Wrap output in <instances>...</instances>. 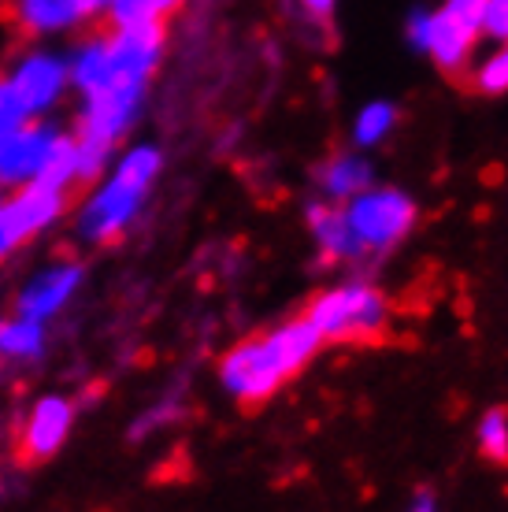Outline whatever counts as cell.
I'll return each mask as SVG.
<instances>
[{"label":"cell","instance_id":"11","mask_svg":"<svg viewBox=\"0 0 508 512\" xmlns=\"http://www.w3.org/2000/svg\"><path fill=\"white\" fill-rule=\"evenodd\" d=\"M4 205H8V212H12V219H15V227H19V234H23V242H26V238L41 234L49 223H56V219L64 216V212H67V193L30 182V186H19L12 197H4Z\"/></svg>","mask_w":508,"mask_h":512},{"label":"cell","instance_id":"19","mask_svg":"<svg viewBox=\"0 0 508 512\" xmlns=\"http://www.w3.org/2000/svg\"><path fill=\"white\" fill-rule=\"evenodd\" d=\"M26 119L30 116H26V108L19 104V97H15L12 82H8V78H0V134L23 127Z\"/></svg>","mask_w":508,"mask_h":512},{"label":"cell","instance_id":"7","mask_svg":"<svg viewBox=\"0 0 508 512\" xmlns=\"http://www.w3.org/2000/svg\"><path fill=\"white\" fill-rule=\"evenodd\" d=\"M82 275H86V268H82L78 260H56L49 268H41L38 275L19 290V297H15V316L49 323L52 316H60L67 308V301L78 294Z\"/></svg>","mask_w":508,"mask_h":512},{"label":"cell","instance_id":"23","mask_svg":"<svg viewBox=\"0 0 508 512\" xmlns=\"http://www.w3.org/2000/svg\"><path fill=\"white\" fill-rule=\"evenodd\" d=\"M0 201H4V197H0Z\"/></svg>","mask_w":508,"mask_h":512},{"label":"cell","instance_id":"20","mask_svg":"<svg viewBox=\"0 0 508 512\" xmlns=\"http://www.w3.org/2000/svg\"><path fill=\"white\" fill-rule=\"evenodd\" d=\"M19 242H23V234H19V227H15V219H12V212H8V205L0 201V260L12 253Z\"/></svg>","mask_w":508,"mask_h":512},{"label":"cell","instance_id":"8","mask_svg":"<svg viewBox=\"0 0 508 512\" xmlns=\"http://www.w3.org/2000/svg\"><path fill=\"white\" fill-rule=\"evenodd\" d=\"M60 130H52L49 123H30V127H15L8 134H0V190H19L38 182V171L49 156V145Z\"/></svg>","mask_w":508,"mask_h":512},{"label":"cell","instance_id":"14","mask_svg":"<svg viewBox=\"0 0 508 512\" xmlns=\"http://www.w3.org/2000/svg\"><path fill=\"white\" fill-rule=\"evenodd\" d=\"M38 186L67 193L71 186H78V141L75 134H56L49 145V156L38 171Z\"/></svg>","mask_w":508,"mask_h":512},{"label":"cell","instance_id":"6","mask_svg":"<svg viewBox=\"0 0 508 512\" xmlns=\"http://www.w3.org/2000/svg\"><path fill=\"white\" fill-rule=\"evenodd\" d=\"M8 82H12L19 104L26 108V116L34 119L60 104L64 90L71 86V75H67L64 56H56L49 49H30L26 56H19Z\"/></svg>","mask_w":508,"mask_h":512},{"label":"cell","instance_id":"4","mask_svg":"<svg viewBox=\"0 0 508 512\" xmlns=\"http://www.w3.org/2000/svg\"><path fill=\"white\" fill-rule=\"evenodd\" d=\"M486 0H445L438 12L427 15V41L423 52L431 56L438 71L464 82L475 56V45L483 38Z\"/></svg>","mask_w":508,"mask_h":512},{"label":"cell","instance_id":"1","mask_svg":"<svg viewBox=\"0 0 508 512\" xmlns=\"http://www.w3.org/2000/svg\"><path fill=\"white\" fill-rule=\"evenodd\" d=\"M319 349H323V338L312 331L305 316H297L267 331L264 338H245L234 349H227L219 360V379L234 401L253 409L279 394L286 379L305 372V364H312Z\"/></svg>","mask_w":508,"mask_h":512},{"label":"cell","instance_id":"18","mask_svg":"<svg viewBox=\"0 0 508 512\" xmlns=\"http://www.w3.org/2000/svg\"><path fill=\"white\" fill-rule=\"evenodd\" d=\"M479 449L486 461L508 464V409H490L479 420Z\"/></svg>","mask_w":508,"mask_h":512},{"label":"cell","instance_id":"17","mask_svg":"<svg viewBox=\"0 0 508 512\" xmlns=\"http://www.w3.org/2000/svg\"><path fill=\"white\" fill-rule=\"evenodd\" d=\"M397 127V108L390 101H375V104H368L360 116H356V127H353V138H356V145H379L390 130Z\"/></svg>","mask_w":508,"mask_h":512},{"label":"cell","instance_id":"15","mask_svg":"<svg viewBox=\"0 0 508 512\" xmlns=\"http://www.w3.org/2000/svg\"><path fill=\"white\" fill-rule=\"evenodd\" d=\"M0 353L15 360L41 357V353H45V323L26 320V316L0 320Z\"/></svg>","mask_w":508,"mask_h":512},{"label":"cell","instance_id":"22","mask_svg":"<svg viewBox=\"0 0 508 512\" xmlns=\"http://www.w3.org/2000/svg\"><path fill=\"white\" fill-rule=\"evenodd\" d=\"M408 512H438V501H434V494L427 487L416 490V498H412V505H408Z\"/></svg>","mask_w":508,"mask_h":512},{"label":"cell","instance_id":"21","mask_svg":"<svg viewBox=\"0 0 508 512\" xmlns=\"http://www.w3.org/2000/svg\"><path fill=\"white\" fill-rule=\"evenodd\" d=\"M301 8H305L316 23H327L334 15V8H338V0H301Z\"/></svg>","mask_w":508,"mask_h":512},{"label":"cell","instance_id":"2","mask_svg":"<svg viewBox=\"0 0 508 512\" xmlns=\"http://www.w3.org/2000/svg\"><path fill=\"white\" fill-rule=\"evenodd\" d=\"M164 167V156L156 145H134L119 156V164L104 175L97 193L78 208V238L82 242H112L115 234L130 227V219L138 216L141 201L149 197V186L156 182Z\"/></svg>","mask_w":508,"mask_h":512},{"label":"cell","instance_id":"9","mask_svg":"<svg viewBox=\"0 0 508 512\" xmlns=\"http://www.w3.org/2000/svg\"><path fill=\"white\" fill-rule=\"evenodd\" d=\"M104 4L108 0H12V19L23 34L45 38V34H64L104 15Z\"/></svg>","mask_w":508,"mask_h":512},{"label":"cell","instance_id":"16","mask_svg":"<svg viewBox=\"0 0 508 512\" xmlns=\"http://www.w3.org/2000/svg\"><path fill=\"white\" fill-rule=\"evenodd\" d=\"M182 0H108L104 19L108 26H141V23H164Z\"/></svg>","mask_w":508,"mask_h":512},{"label":"cell","instance_id":"13","mask_svg":"<svg viewBox=\"0 0 508 512\" xmlns=\"http://www.w3.org/2000/svg\"><path fill=\"white\" fill-rule=\"evenodd\" d=\"M323 193L331 197V201H353L356 193L371 190V164L368 160H360V156H334L331 164L323 167Z\"/></svg>","mask_w":508,"mask_h":512},{"label":"cell","instance_id":"5","mask_svg":"<svg viewBox=\"0 0 508 512\" xmlns=\"http://www.w3.org/2000/svg\"><path fill=\"white\" fill-rule=\"evenodd\" d=\"M345 219L360 253H386L394 249L416 223V205L401 190H364L345 201Z\"/></svg>","mask_w":508,"mask_h":512},{"label":"cell","instance_id":"10","mask_svg":"<svg viewBox=\"0 0 508 512\" xmlns=\"http://www.w3.org/2000/svg\"><path fill=\"white\" fill-rule=\"evenodd\" d=\"M75 423V405L60 394L41 397L30 409L23 427V442H19V457L23 461H49L56 449L64 446Z\"/></svg>","mask_w":508,"mask_h":512},{"label":"cell","instance_id":"12","mask_svg":"<svg viewBox=\"0 0 508 512\" xmlns=\"http://www.w3.org/2000/svg\"><path fill=\"white\" fill-rule=\"evenodd\" d=\"M308 227L316 234V245L327 264H338V260H356L360 256V245H356L353 231H349V219H345V208L331 205V201H319V205H308Z\"/></svg>","mask_w":508,"mask_h":512},{"label":"cell","instance_id":"3","mask_svg":"<svg viewBox=\"0 0 508 512\" xmlns=\"http://www.w3.org/2000/svg\"><path fill=\"white\" fill-rule=\"evenodd\" d=\"M312 331L338 346H379L390 331V301L368 282H345L323 294L305 308Z\"/></svg>","mask_w":508,"mask_h":512}]
</instances>
